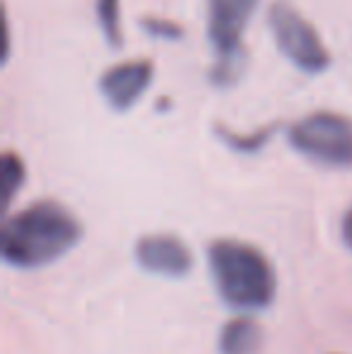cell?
Instances as JSON below:
<instances>
[{"label": "cell", "mask_w": 352, "mask_h": 354, "mask_svg": "<svg viewBox=\"0 0 352 354\" xmlns=\"http://www.w3.org/2000/svg\"><path fill=\"white\" fill-rule=\"evenodd\" d=\"M244 51H237V53H227V56H217L215 66H212L210 77L215 80L217 84H232L239 73L244 71Z\"/></svg>", "instance_id": "cell-11"}, {"label": "cell", "mask_w": 352, "mask_h": 354, "mask_svg": "<svg viewBox=\"0 0 352 354\" xmlns=\"http://www.w3.org/2000/svg\"><path fill=\"white\" fill-rule=\"evenodd\" d=\"M261 347V328L249 318H234L222 328V354H256Z\"/></svg>", "instance_id": "cell-8"}, {"label": "cell", "mask_w": 352, "mask_h": 354, "mask_svg": "<svg viewBox=\"0 0 352 354\" xmlns=\"http://www.w3.org/2000/svg\"><path fill=\"white\" fill-rule=\"evenodd\" d=\"M136 258L147 272L183 277L191 270V251L174 234H150L136 246Z\"/></svg>", "instance_id": "cell-7"}, {"label": "cell", "mask_w": 352, "mask_h": 354, "mask_svg": "<svg viewBox=\"0 0 352 354\" xmlns=\"http://www.w3.org/2000/svg\"><path fill=\"white\" fill-rule=\"evenodd\" d=\"M210 270L220 297L241 311H259L275 299V272L259 248L237 239L210 246Z\"/></svg>", "instance_id": "cell-2"}, {"label": "cell", "mask_w": 352, "mask_h": 354, "mask_svg": "<svg viewBox=\"0 0 352 354\" xmlns=\"http://www.w3.org/2000/svg\"><path fill=\"white\" fill-rule=\"evenodd\" d=\"M97 19L102 27L104 37H106L109 46H121L123 34H121V0H97Z\"/></svg>", "instance_id": "cell-9"}, {"label": "cell", "mask_w": 352, "mask_h": 354, "mask_svg": "<svg viewBox=\"0 0 352 354\" xmlns=\"http://www.w3.org/2000/svg\"><path fill=\"white\" fill-rule=\"evenodd\" d=\"M152 63L145 58H136V61H123L111 66L99 80V89H102L104 99L113 111H128L152 82Z\"/></svg>", "instance_id": "cell-6"}, {"label": "cell", "mask_w": 352, "mask_h": 354, "mask_svg": "<svg viewBox=\"0 0 352 354\" xmlns=\"http://www.w3.org/2000/svg\"><path fill=\"white\" fill-rule=\"evenodd\" d=\"M142 29H145L150 37H157V39H181V27L172 19H165V17H145L142 19Z\"/></svg>", "instance_id": "cell-12"}, {"label": "cell", "mask_w": 352, "mask_h": 354, "mask_svg": "<svg viewBox=\"0 0 352 354\" xmlns=\"http://www.w3.org/2000/svg\"><path fill=\"white\" fill-rule=\"evenodd\" d=\"M343 236H345V241H348V246L352 248V207L348 210V214H345V222H343Z\"/></svg>", "instance_id": "cell-14"}, {"label": "cell", "mask_w": 352, "mask_h": 354, "mask_svg": "<svg viewBox=\"0 0 352 354\" xmlns=\"http://www.w3.org/2000/svg\"><path fill=\"white\" fill-rule=\"evenodd\" d=\"M222 138H225V140L230 142L232 147L241 149V152H256V149H259L261 145L266 142L268 131H261V133H256V136H249V138H239V136H234V133H222Z\"/></svg>", "instance_id": "cell-13"}, {"label": "cell", "mask_w": 352, "mask_h": 354, "mask_svg": "<svg viewBox=\"0 0 352 354\" xmlns=\"http://www.w3.org/2000/svg\"><path fill=\"white\" fill-rule=\"evenodd\" d=\"M268 24L272 29L277 48L287 61L295 63L304 73H321L331 66L328 48L324 46L314 24L306 22L295 8L285 3L272 5Z\"/></svg>", "instance_id": "cell-4"}, {"label": "cell", "mask_w": 352, "mask_h": 354, "mask_svg": "<svg viewBox=\"0 0 352 354\" xmlns=\"http://www.w3.org/2000/svg\"><path fill=\"white\" fill-rule=\"evenodd\" d=\"M82 236L77 217L61 203L39 201L5 219L0 234L5 263L39 268L66 256Z\"/></svg>", "instance_id": "cell-1"}, {"label": "cell", "mask_w": 352, "mask_h": 354, "mask_svg": "<svg viewBox=\"0 0 352 354\" xmlns=\"http://www.w3.org/2000/svg\"><path fill=\"white\" fill-rule=\"evenodd\" d=\"M299 154L324 167H352V121L333 111H316L290 128Z\"/></svg>", "instance_id": "cell-3"}, {"label": "cell", "mask_w": 352, "mask_h": 354, "mask_svg": "<svg viewBox=\"0 0 352 354\" xmlns=\"http://www.w3.org/2000/svg\"><path fill=\"white\" fill-rule=\"evenodd\" d=\"M259 0H207V39L217 56L244 51L241 37Z\"/></svg>", "instance_id": "cell-5"}, {"label": "cell", "mask_w": 352, "mask_h": 354, "mask_svg": "<svg viewBox=\"0 0 352 354\" xmlns=\"http://www.w3.org/2000/svg\"><path fill=\"white\" fill-rule=\"evenodd\" d=\"M24 183V164L17 154L5 152L0 159V186H3V205L8 207L12 203L15 193Z\"/></svg>", "instance_id": "cell-10"}]
</instances>
